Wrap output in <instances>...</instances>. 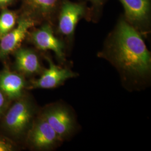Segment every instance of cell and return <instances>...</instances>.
Listing matches in <instances>:
<instances>
[{
	"instance_id": "7c38bea8",
	"label": "cell",
	"mask_w": 151,
	"mask_h": 151,
	"mask_svg": "<svg viewBox=\"0 0 151 151\" xmlns=\"http://www.w3.org/2000/svg\"><path fill=\"white\" fill-rule=\"evenodd\" d=\"M14 52L15 68L20 73L32 76L41 72L42 67L35 51L31 49L19 48Z\"/></svg>"
},
{
	"instance_id": "e0dca14e",
	"label": "cell",
	"mask_w": 151,
	"mask_h": 151,
	"mask_svg": "<svg viewBox=\"0 0 151 151\" xmlns=\"http://www.w3.org/2000/svg\"><path fill=\"white\" fill-rule=\"evenodd\" d=\"M14 0H0V8H4L11 5Z\"/></svg>"
},
{
	"instance_id": "8992f818",
	"label": "cell",
	"mask_w": 151,
	"mask_h": 151,
	"mask_svg": "<svg viewBox=\"0 0 151 151\" xmlns=\"http://www.w3.org/2000/svg\"><path fill=\"white\" fill-rule=\"evenodd\" d=\"M124 8L125 20L140 34L151 27V0H119Z\"/></svg>"
},
{
	"instance_id": "4fadbf2b",
	"label": "cell",
	"mask_w": 151,
	"mask_h": 151,
	"mask_svg": "<svg viewBox=\"0 0 151 151\" xmlns=\"http://www.w3.org/2000/svg\"><path fill=\"white\" fill-rule=\"evenodd\" d=\"M17 15L14 11L4 10L0 15V39L15 27Z\"/></svg>"
},
{
	"instance_id": "3957f363",
	"label": "cell",
	"mask_w": 151,
	"mask_h": 151,
	"mask_svg": "<svg viewBox=\"0 0 151 151\" xmlns=\"http://www.w3.org/2000/svg\"><path fill=\"white\" fill-rule=\"evenodd\" d=\"M83 18L91 20L90 9L86 3L63 0L55 22L57 32L63 37L72 40L77 24Z\"/></svg>"
},
{
	"instance_id": "9a60e30c",
	"label": "cell",
	"mask_w": 151,
	"mask_h": 151,
	"mask_svg": "<svg viewBox=\"0 0 151 151\" xmlns=\"http://www.w3.org/2000/svg\"><path fill=\"white\" fill-rule=\"evenodd\" d=\"M16 146L14 142L8 138L0 135V151H13Z\"/></svg>"
},
{
	"instance_id": "52a82bcc",
	"label": "cell",
	"mask_w": 151,
	"mask_h": 151,
	"mask_svg": "<svg viewBox=\"0 0 151 151\" xmlns=\"http://www.w3.org/2000/svg\"><path fill=\"white\" fill-rule=\"evenodd\" d=\"M33 44L39 50H51L61 62L65 60V42L54 34L52 25L46 22L42 27L34 30L30 34Z\"/></svg>"
},
{
	"instance_id": "5b68a950",
	"label": "cell",
	"mask_w": 151,
	"mask_h": 151,
	"mask_svg": "<svg viewBox=\"0 0 151 151\" xmlns=\"http://www.w3.org/2000/svg\"><path fill=\"white\" fill-rule=\"evenodd\" d=\"M39 22L34 17L24 12L18 19L16 26L0 39V58H5L20 48L29 30Z\"/></svg>"
},
{
	"instance_id": "6da1fadb",
	"label": "cell",
	"mask_w": 151,
	"mask_h": 151,
	"mask_svg": "<svg viewBox=\"0 0 151 151\" xmlns=\"http://www.w3.org/2000/svg\"><path fill=\"white\" fill-rule=\"evenodd\" d=\"M100 54L127 77L144 78L151 72V53L141 34L123 15L108 35Z\"/></svg>"
},
{
	"instance_id": "277c9868",
	"label": "cell",
	"mask_w": 151,
	"mask_h": 151,
	"mask_svg": "<svg viewBox=\"0 0 151 151\" xmlns=\"http://www.w3.org/2000/svg\"><path fill=\"white\" fill-rule=\"evenodd\" d=\"M27 140L32 148L41 151L52 149L62 141L42 115L33 120L27 132Z\"/></svg>"
},
{
	"instance_id": "8fae6325",
	"label": "cell",
	"mask_w": 151,
	"mask_h": 151,
	"mask_svg": "<svg viewBox=\"0 0 151 151\" xmlns=\"http://www.w3.org/2000/svg\"><path fill=\"white\" fill-rule=\"evenodd\" d=\"M24 75L5 68L0 72V89L10 100H15L24 95L26 87Z\"/></svg>"
},
{
	"instance_id": "30bf717a",
	"label": "cell",
	"mask_w": 151,
	"mask_h": 151,
	"mask_svg": "<svg viewBox=\"0 0 151 151\" xmlns=\"http://www.w3.org/2000/svg\"><path fill=\"white\" fill-rule=\"evenodd\" d=\"M24 11L38 22L45 21L52 25L63 0H22Z\"/></svg>"
},
{
	"instance_id": "5bb4252c",
	"label": "cell",
	"mask_w": 151,
	"mask_h": 151,
	"mask_svg": "<svg viewBox=\"0 0 151 151\" xmlns=\"http://www.w3.org/2000/svg\"><path fill=\"white\" fill-rule=\"evenodd\" d=\"M108 0H78L89 4L91 14V20H95L101 14L103 8Z\"/></svg>"
},
{
	"instance_id": "9c48e42d",
	"label": "cell",
	"mask_w": 151,
	"mask_h": 151,
	"mask_svg": "<svg viewBox=\"0 0 151 151\" xmlns=\"http://www.w3.org/2000/svg\"><path fill=\"white\" fill-rule=\"evenodd\" d=\"M46 59L48 62V68L44 70L39 78L32 81L28 88H53L63 85L68 79L77 76L69 69L61 68L55 65L49 57H47Z\"/></svg>"
},
{
	"instance_id": "7a4b0ae2",
	"label": "cell",
	"mask_w": 151,
	"mask_h": 151,
	"mask_svg": "<svg viewBox=\"0 0 151 151\" xmlns=\"http://www.w3.org/2000/svg\"><path fill=\"white\" fill-rule=\"evenodd\" d=\"M35 108L32 100L24 95L15 100L2 116V127L10 136L19 138L27 134L32 124Z\"/></svg>"
},
{
	"instance_id": "2e32d148",
	"label": "cell",
	"mask_w": 151,
	"mask_h": 151,
	"mask_svg": "<svg viewBox=\"0 0 151 151\" xmlns=\"http://www.w3.org/2000/svg\"><path fill=\"white\" fill-rule=\"evenodd\" d=\"M10 101L4 92L0 89V118H2L9 107Z\"/></svg>"
},
{
	"instance_id": "ba28073f",
	"label": "cell",
	"mask_w": 151,
	"mask_h": 151,
	"mask_svg": "<svg viewBox=\"0 0 151 151\" xmlns=\"http://www.w3.org/2000/svg\"><path fill=\"white\" fill-rule=\"evenodd\" d=\"M52 127L62 140L68 137L75 128V121L68 110L64 106L52 105L41 114Z\"/></svg>"
}]
</instances>
